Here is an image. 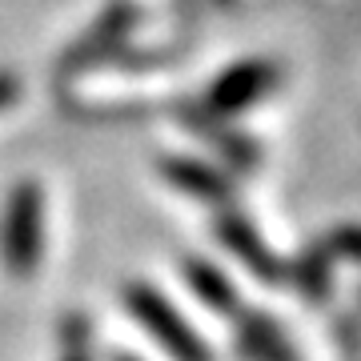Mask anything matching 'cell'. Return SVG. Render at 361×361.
I'll list each match as a JSON object with an SVG mask.
<instances>
[{"mask_svg": "<svg viewBox=\"0 0 361 361\" xmlns=\"http://www.w3.org/2000/svg\"><path fill=\"white\" fill-rule=\"evenodd\" d=\"M68 361H85V353H73V357H68Z\"/></svg>", "mask_w": 361, "mask_h": 361, "instance_id": "6", "label": "cell"}, {"mask_svg": "<svg viewBox=\"0 0 361 361\" xmlns=\"http://www.w3.org/2000/svg\"><path fill=\"white\" fill-rule=\"evenodd\" d=\"M61 334H65V345L73 349V353H80V349H85V337H89V317H85V313H73Z\"/></svg>", "mask_w": 361, "mask_h": 361, "instance_id": "4", "label": "cell"}, {"mask_svg": "<svg viewBox=\"0 0 361 361\" xmlns=\"http://www.w3.org/2000/svg\"><path fill=\"white\" fill-rule=\"evenodd\" d=\"M16 97H20V80L13 73H0V109H8Z\"/></svg>", "mask_w": 361, "mask_h": 361, "instance_id": "5", "label": "cell"}, {"mask_svg": "<svg viewBox=\"0 0 361 361\" xmlns=\"http://www.w3.org/2000/svg\"><path fill=\"white\" fill-rule=\"evenodd\" d=\"M44 257V193L37 180H20L0 221V261L13 277H32Z\"/></svg>", "mask_w": 361, "mask_h": 361, "instance_id": "1", "label": "cell"}, {"mask_svg": "<svg viewBox=\"0 0 361 361\" xmlns=\"http://www.w3.org/2000/svg\"><path fill=\"white\" fill-rule=\"evenodd\" d=\"M133 25H137V13H133L129 4H121V8H113V13H104L101 20H97V25H92L89 32L65 52L61 68H89V65H97V61H104V56H113V49L121 44V37H125Z\"/></svg>", "mask_w": 361, "mask_h": 361, "instance_id": "2", "label": "cell"}, {"mask_svg": "<svg viewBox=\"0 0 361 361\" xmlns=\"http://www.w3.org/2000/svg\"><path fill=\"white\" fill-rule=\"evenodd\" d=\"M129 305L137 317H145V322L153 325V334L165 341V345H173L185 361H197V349L193 341H189V329L173 317V310H169L165 301L153 293V289H145V285H137V289H129Z\"/></svg>", "mask_w": 361, "mask_h": 361, "instance_id": "3", "label": "cell"}, {"mask_svg": "<svg viewBox=\"0 0 361 361\" xmlns=\"http://www.w3.org/2000/svg\"><path fill=\"white\" fill-rule=\"evenodd\" d=\"M121 361H129V357H121Z\"/></svg>", "mask_w": 361, "mask_h": 361, "instance_id": "7", "label": "cell"}]
</instances>
